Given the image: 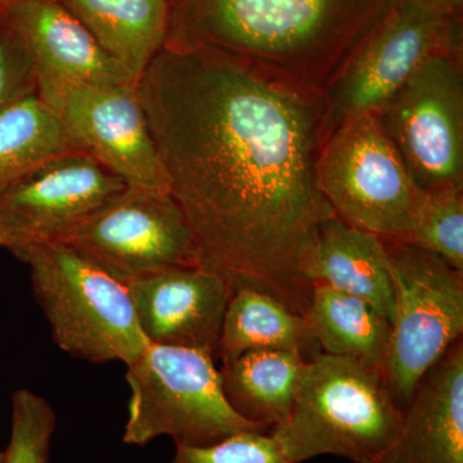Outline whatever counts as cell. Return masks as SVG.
I'll return each mask as SVG.
<instances>
[{
  "instance_id": "obj_1",
  "label": "cell",
  "mask_w": 463,
  "mask_h": 463,
  "mask_svg": "<svg viewBox=\"0 0 463 463\" xmlns=\"http://www.w3.org/2000/svg\"><path fill=\"white\" fill-rule=\"evenodd\" d=\"M199 267L306 317L304 269L334 210L317 184L323 91L243 58L164 47L138 83Z\"/></svg>"
},
{
  "instance_id": "obj_2",
  "label": "cell",
  "mask_w": 463,
  "mask_h": 463,
  "mask_svg": "<svg viewBox=\"0 0 463 463\" xmlns=\"http://www.w3.org/2000/svg\"><path fill=\"white\" fill-rule=\"evenodd\" d=\"M398 0H170L166 47L243 58L325 90Z\"/></svg>"
},
{
  "instance_id": "obj_3",
  "label": "cell",
  "mask_w": 463,
  "mask_h": 463,
  "mask_svg": "<svg viewBox=\"0 0 463 463\" xmlns=\"http://www.w3.org/2000/svg\"><path fill=\"white\" fill-rule=\"evenodd\" d=\"M402 421L380 370L319 353L307 362L288 419L270 434L289 463L325 455L383 463Z\"/></svg>"
},
{
  "instance_id": "obj_4",
  "label": "cell",
  "mask_w": 463,
  "mask_h": 463,
  "mask_svg": "<svg viewBox=\"0 0 463 463\" xmlns=\"http://www.w3.org/2000/svg\"><path fill=\"white\" fill-rule=\"evenodd\" d=\"M33 294L63 352L91 364H132L148 346L127 285L62 242L24 252Z\"/></svg>"
},
{
  "instance_id": "obj_5",
  "label": "cell",
  "mask_w": 463,
  "mask_h": 463,
  "mask_svg": "<svg viewBox=\"0 0 463 463\" xmlns=\"http://www.w3.org/2000/svg\"><path fill=\"white\" fill-rule=\"evenodd\" d=\"M127 368L125 444L145 447L166 435L176 447H205L236 432L263 430L228 403L214 356L148 344Z\"/></svg>"
},
{
  "instance_id": "obj_6",
  "label": "cell",
  "mask_w": 463,
  "mask_h": 463,
  "mask_svg": "<svg viewBox=\"0 0 463 463\" xmlns=\"http://www.w3.org/2000/svg\"><path fill=\"white\" fill-rule=\"evenodd\" d=\"M317 184L347 225L405 241L425 200L373 112L347 118L322 145Z\"/></svg>"
},
{
  "instance_id": "obj_7",
  "label": "cell",
  "mask_w": 463,
  "mask_h": 463,
  "mask_svg": "<svg viewBox=\"0 0 463 463\" xmlns=\"http://www.w3.org/2000/svg\"><path fill=\"white\" fill-rule=\"evenodd\" d=\"M395 310L383 376L404 411L423 374L463 332V273L402 240L383 239Z\"/></svg>"
},
{
  "instance_id": "obj_8",
  "label": "cell",
  "mask_w": 463,
  "mask_h": 463,
  "mask_svg": "<svg viewBox=\"0 0 463 463\" xmlns=\"http://www.w3.org/2000/svg\"><path fill=\"white\" fill-rule=\"evenodd\" d=\"M435 54L463 56L462 16L398 0L323 90L330 133L347 118L376 114Z\"/></svg>"
},
{
  "instance_id": "obj_9",
  "label": "cell",
  "mask_w": 463,
  "mask_h": 463,
  "mask_svg": "<svg viewBox=\"0 0 463 463\" xmlns=\"http://www.w3.org/2000/svg\"><path fill=\"white\" fill-rule=\"evenodd\" d=\"M376 115L422 191L463 188V56L429 58Z\"/></svg>"
},
{
  "instance_id": "obj_10",
  "label": "cell",
  "mask_w": 463,
  "mask_h": 463,
  "mask_svg": "<svg viewBox=\"0 0 463 463\" xmlns=\"http://www.w3.org/2000/svg\"><path fill=\"white\" fill-rule=\"evenodd\" d=\"M60 242L118 281L199 267L194 234L172 194L127 187Z\"/></svg>"
},
{
  "instance_id": "obj_11",
  "label": "cell",
  "mask_w": 463,
  "mask_h": 463,
  "mask_svg": "<svg viewBox=\"0 0 463 463\" xmlns=\"http://www.w3.org/2000/svg\"><path fill=\"white\" fill-rule=\"evenodd\" d=\"M127 188L83 152H70L0 191V230L17 258L32 246L60 242Z\"/></svg>"
},
{
  "instance_id": "obj_12",
  "label": "cell",
  "mask_w": 463,
  "mask_h": 463,
  "mask_svg": "<svg viewBox=\"0 0 463 463\" xmlns=\"http://www.w3.org/2000/svg\"><path fill=\"white\" fill-rule=\"evenodd\" d=\"M70 141L137 190L169 192L138 85H81L57 109Z\"/></svg>"
},
{
  "instance_id": "obj_13",
  "label": "cell",
  "mask_w": 463,
  "mask_h": 463,
  "mask_svg": "<svg viewBox=\"0 0 463 463\" xmlns=\"http://www.w3.org/2000/svg\"><path fill=\"white\" fill-rule=\"evenodd\" d=\"M2 16L25 45L36 93L54 111L81 85H138L60 0H11Z\"/></svg>"
},
{
  "instance_id": "obj_14",
  "label": "cell",
  "mask_w": 463,
  "mask_h": 463,
  "mask_svg": "<svg viewBox=\"0 0 463 463\" xmlns=\"http://www.w3.org/2000/svg\"><path fill=\"white\" fill-rule=\"evenodd\" d=\"M148 344L214 356L233 288L201 267L175 268L125 283Z\"/></svg>"
},
{
  "instance_id": "obj_15",
  "label": "cell",
  "mask_w": 463,
  "mask_h": 463,
  "mask_svg": "<svg viewBox=\"0 0 463 463\" xmlns=\"http://www.w3.org/2000/svg\"><path fill=\"white\" fill-rule=\"evenodd\" d=\"M383 463H463V344L423 374Z\"/></svg>"
},
{
  "instance_id": "obj_16",
  "label": "cell",
  "mask_w": 463,
  "mask_h": 463,
  "mask_svg": "<svg viewBox=\"0 0 463 463\" xmlns=\"http://www.w3.org/2000/svg\"><path fill=\"white\" fill-rule=\"evenodd\" d=\"M304 277L310 286L325 285L364 298L392 325L394 288L385 243L376 234L331 216L317 233Z\"/></svg>"
},
{
  "instance_id": "obj_17",
  "label": "cell",
  "mask_w": 463,
  "mask_h": 463,
  "mask_svg": "<svg viewBox=\"0 0 463 463\" xmlns=\"http://www.w3.org/2000/svg\"><path fill=\"white\" fill-rule=\"evenodd\" d=\"M137 84L165 47L170 0H60Z\"/></svg>"
},
{
  "instance_id": "obj_18",
  "label": "cell",
  "mask_w": 463,
  "mask_h": 463,
  "mask_svg": "<svg viewBox=\"0 0 463 463\" xmlns=\"http://www.w3.org/2000/svg\"><path fill=\"white\" fill-rule=\"evenodd\" d=\"M307 359L288 350H251L222 364L228 403L246 421L272 431L292 412Z\"/></svg>"
},
{
  "instance_id": "obj_19",
  "label": "cell",
  "mask_w": 463,
  "mask_h": 463,
  "mask_svg": "<svg viewBox=\"0 0 463 463\" xmlns=\"http://www.w3.org/2000/svg\"><path fill=\"white\" fill-rule=\"evenodd\" d=\"M251 350H288L307 361L321 352L306 317L257 288H236L222 326L216 358L222 364Z\"/></svg>"
},
{
  "instance_id": "obj_20",
  "label": "cell",
  "mask_w": 463,
  "mask_h": 463,
  "mask_svg": "<svg viewBox=\"0 0 463 463\" xmlns=\"http://www.w3.org/2000/svg\"><path fill=\"white\" fill-rule=\"evenodd\" d=\"M306 318L323 354L349 358L383 373L392 325L364 298L313 285Z\"/></svg>"
},
{
  "instance_id": "obj_21",
  "label": "cell",
  "mask_w": 463,
  "mask_h": 463,
  "mask_svg": "<svg viewBox=\"0 0 463 463\" xmlns=\"http://www.w3.org/2000/svg\"><path fill=\"white\" fill-rule=\"evenodd\" d=\"M75 151L60 115L38 93L12 103L0 112V191Z\"/></svg>"
},
{
  "instance_id": "obj_22",
  "label": "cell",
  "mask_w": 463,
  "mask_h": 463,
  "mask_svg": "<svg viewBox=\"0 0 463 463\" xmlns=\"http://www.w3.org/2000/svg\"><path fill=\"white\" fill-rule=\"evenodd\" d=\"M405 242L437 255L463 273V188L426 192Z\"/></svg>"
},
{
  "instance_id": "obj_23",
  "label": "cell",
  "mask_w": 463,
  "mask_h": 463,
  "mask_svg": "<svg viewBox=\"0 0 463 463\" xmlns=\"http://www.w3.org/2000/svg\"><path fill=\"white\" fill-rule=\"evenodd\" d=\"M57 416L52 405L26 389L12 397L11 439L5 463H50Z\"/></svg>"
},
{
  "instance_id": "obj_24",
  "label": "cell",
  "mask_w": 463,
  "mask_h": 463,
  "mask_svg": "<svg viewBox=\"0 0 463 463\" xmlns=\"http://www.w3.org/2000/svg\"><path fill=\"white\" fill-rule=\"evenodd\" d=\"M172 463H289L279 441L263 430L236 432L205 447H176Z\"/></svg>"
},
{
  "instance_id": "obj_25",
  "label": "cell",
  "mask_w": 463,
  "mask_h": 463,
  "mask_svg": "<svg viewBox=\"0 0 463 463\" xmlns=\"http://www.w3.org/2000/svg\"><path fill=\"white\" fill-rule=\"evenodd\" d=\"M36 93V79L25 45L0 16V112Z\"/></svg>"
},
{
  "instance_id": "obj_26",
  "label": "cell",
  "mask_w": 463,
  "mask_h": 463,
  "mask_svg": "<svg viewBox=\"0 0 463 463\" xmlns=\"http://www.w3.org/2000/svg\"><path fill=\"white\" fill-rule=\"evenodd\" d=\"M412 2L435 14L462 16L463 0H412Z\"/></svg>"
},
{
  "instance_id": "obj_27",
  "label": "cell",
  "mask_w": 463,
  "mask_h": 463,
  "mask_svg": "<svg viewBox=\"0 0 463 463\" xmlns=\"http://www.w3.org/2000/svg\"><path fill=\"white\" fill-rule=\"evenodd\" d=\"M7 246V240H5V233L0 230V248H5Z\"/></svg>"
},
{
  "instance_id": "obj_28",
  "label": "cell",
  "mask_w": 463,
  "mask_h": 463,
  "mask_svg": "<svg viewBox=\"0 0 463 463\" xmlns=\"http://www.w3.org/2000/svg\"><path fill=\"white\" fill-rule=\"evenodd\" d=\"M9 2H11V0H0V16H2L3 11L7 7Z\"/></svg>"
},
{
  "instance_id": "obj_29",
  "label": "cell",
  "mask_w": 463,
  "mask_h": 463,
  "mask_svg": "<svg viewBox=\"0 0 463 463\" xmlns=\"http://www.w3.org/2000/svg\"><path fill=\"white\" fill-rule=\"evenodd\" d=\"M0 463H5V450H0Z\"/></svg>"
}]
</instances>
